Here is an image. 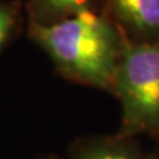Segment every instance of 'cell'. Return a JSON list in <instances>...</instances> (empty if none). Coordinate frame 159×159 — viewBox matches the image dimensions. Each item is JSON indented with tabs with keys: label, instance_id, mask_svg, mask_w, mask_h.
Returning a JSON list of instances; mask_svg holds the SVG:
<instances>
[{
	"label": "cell",
	"instance_id": "6da1fadb",
	"mask_svg": "<svg viewBox=\"0 0 159 159\" xmlns=\"http://www.w3.org/2000/svg\"><path fill=\"white\" fill-rule=\"evenodd\" d=\"M30 31L64 75L113 92L123 33L107 16L87 10L56 23L32 21Z\"/></svg>",
	"mask_w": 159,
	"mask_h": 159
},
{
	"label": "cell",
	"instance_id": "7a4b0ae2",
	"mask_svg": "<svg viewBox=\"0 0 159 159\" xmlns=\"http://www.w3.org/2000/svg\"><path fill=\"white\" fill-rule=\"evenodd\" d=\"M112 93L121 105L123 136L159 132V39L123 33Z\"/></svg>",
	"mask_w": 159,
	"mask_h": 159
},
{
	"label": "cell",
	"instance_id": "3957f363",
	"mask_svg": "<svg viewBox=\"0 0 159 159\" xmlns=\"http://www.w3.org/2000/svg\"><path fill=\"white\" fill-rule=\"evenodd\" d=\"M114 24L137 40L159 39V0H105Z\"/></svg>",
	"mask_w": 159,
	"mask_h": 159
},
{
	"label": "cell",
	"instance_id": "277c9868",
	"mask_svg": "<svg viewBox=\"0 0 159 159\" xmlns=\"http://www.w3.org/2000/svg\"><path fill=\"white\" fill-rule=\"evenodd\" d=\"M74 159H143L121 139H92L83 144Z\"/></svg>",
	"mask_w": 159,
	"mask_h": 159
},
{
	"label": "cell",
	"instance_id": "5b68a950",
	"mask_svg": "<svg viewBox=\"0 0 159 159\" xmlns=\"http://www.w3.org/2000/svg\"><path fill=\"white\" fill-rule=\"evenodd\" d=\"M35 11L40 17L45 18L43 23L39 24H51L59 20L72 17L80 12L87 10H94L93 4L94 0H32Z\"/></svg>",
	"mask_w": 159,
	"mask_h": 159
},
{
	"label": "cell",
	"instance_id": "8992f818",
	"mask_svg": "<svg viewBox=\"0 0 159 159\" xmlns=\"http://www.w3.org/2000/svg\"><path fill=\"white\" fill-rule=\"evenodd\" d=\"M14 26V16L10 8L0 6V46L8 38Z\"/></svg>",
	"mask_w": 159,
	"mask_h": 159
}]
</instances>
